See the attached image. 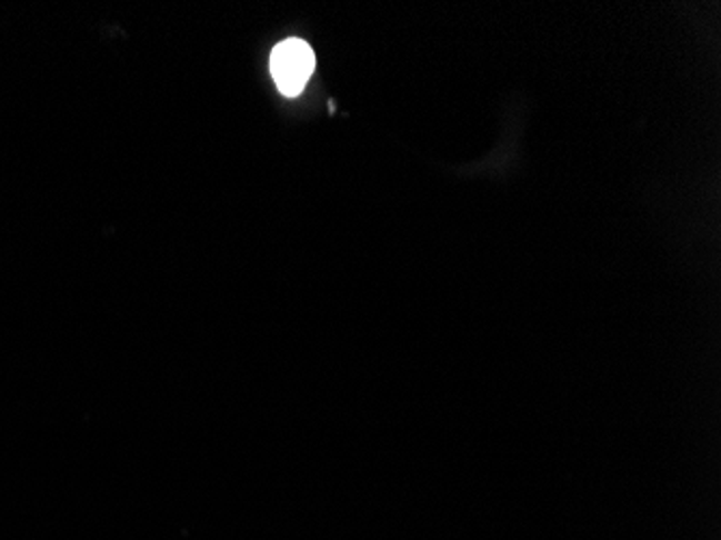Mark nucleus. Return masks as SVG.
<instances>
[{
  "label": "nucleus",
  "mask_w": 721,
  "mask_h": 540,
  "mask_svg": "<svg viewBox=\"0 0 721 540\" xmlns=\"http://www.w3.org/2000/svg\"><path fill=\"white\" fill-rule=\"evenodd\" d=\"M316 68L313 50L303 39L281 41L270 57V72L283 96H299Z\"/></svg>",
  "instance_id": "nucleus-1"
}]
</instances>
